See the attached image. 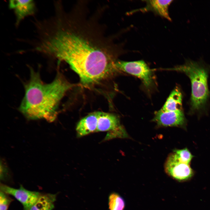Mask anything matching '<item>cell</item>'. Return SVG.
Segmentation results:
<instances>
[{"label": "cell", "instance_id": "6", "mask_svg": "<svg viewBox=\"0 0 210 210\" xmlns=\"http://www.w3.org/2000/svg\"><path fill=\"white\" fill-rule=\"evenodd\" d=\"M0 191L14 197L22 204L24 209L27 208L32 205L41 194L38 192L27 190L21 185L19 188L16 189L1 184Z\"/></svg>", "mask_w": 210, "mask_h": 210}, {"label": "cell", "instance_id": "10", "mask_svg": "<svg viewBox=\"0 0 210 210\" xmlns=\"http://www.w3.org/2000/svg\"><path fill=\"white\" fill-rule=\"evenodd\" d=\"M98 113L99 111L91 113L79 121L76 129L78 136L97 132Z\"/></svg>", "mask_w": 210, "mask_h": 210}, {"label": "cell", "instance_id": "9", "mask_svg": "<svg viewBox=\"0 0 210 210\" xmlns=\"http://www.w3.org/2000/svg\"><path fill=\"white\" fill-rule=\"evenodd\" d=\"M9 7L14 10L16 17V25H18L20 22L27 16L35 13V6L33 0H10Z\"/></svg>", "mask_w": 210, "mask_h": 210}, {"label": "cell", "instance_id": "11", "mask_svg": "<svg viewBox=\"0 0 210 210\" xmlns=\"http://www.w3.org/2000/svg\"><path fill=\"white\" fill-rule=\"evenodd\" d=\"M146 6L140 10L142 11H152L168 20H171L169 15V7L173 0H149L145 1Z\"/></svg>", "mask_w": 210, "mask_h": 210}, {"label": "cell", "instance_id": "3", "mask_svg": "<svg viewBox=\"0 0 210 210\" xmlns=\"http://www.w3.org/2000/svg\"><path fill=\"white\" fill-rule=\"evenodd\" d=\"M170 70L183 72L188 77L192 87L191 110L198 111L202 108L209 94L207 83V67L201 62L188 60L184 64Z\"/></svg>", "mask_w": 210, "mask_h": 210}, {"label": "cell", "instance_id": "13", "mask_svg": "<svg viewBox=\"0 0 210 210\" xmlns=\"http://www.w3.org/2000/svg\"><path fill=\"white\" fill-rule=\"evenodd\" d=\"M182 94L177 88L171 92L161 109L163 110L174 111L182 110Z\"/></svg>", "mask_w": 210, "mask_h": 210}, {"label": "cell", "instance_id": "2", "mask_svg": "<svg viewBox=\"0 0 210 210\" xmlns=\"http://www.w3.org/2000/svg\"><path fill=\"white\" fill-rule=\"evenodd\" d=\"M30 68V79L25 84V94L19 109L28 119L53 121L57 116L60 101L74 85L68 82L59 72L52 82L46 83L39 72Z\"/></svg>", "mask_w": 210, "mask_h": 210}, {"label": "cell", "instance_id": "12", "mask_svg": "<svg viewBox=\"0 0 210 210\" xmlns=\"http://www.w3.org/2000/svg\"><path fill=\"white\" fill-rule=\"evenodd\" d=\"M56 195L41 194L36 202L30 207L24 210H52L54 207Z\"/></svg>", "mask_w": 210, "mask_h": 210}, {"label": "cell", "instance_id": "15", "mask_svg": "<svg viewBox=\"0 0 210 210\" xmlns=\"http://www.w3.org/2000/svg\"><path fill=\"white\" fill-rule=\"evenodd\" d=\"M174 152L180 160L185 163L190 164L193 156L188 149L185 148L176 150Z\"/></svg>", "mask_w": 210, "mask_h": 210}, {"label": "cell", "instance_id": "4", "mask_svg": "<svg viewBox=\"0 0 210 210\" xmlns=\"http://www.w3.org/2000/svg\"><path fill=\"white\" fill-rule=\"evenodd\" d=\"M116 66L118 70L139 78L147 87L152 83V75L151 70L143 60L127 62L118 60L116 62Z\"/></svg>", "mask_w": 210, "mask_h": 210}, {"label": "cell", "instance_id": "5", "mask_svg": "<svg viewBox=\"0 0 210 210\" xmlns=\"http://www.w3.org/2000/svg\"><path fill=\"white\" fill-rule=\"evenodd\" d=\"M165 170L169 176L179 182L190 180L194 175L193 171L190 164L180 160L174 152L168 157Z\"/></svg>", "mask_w": 210, "mask_h": 210}, {"label": "cell", "instance_id": "8", "mask_svg": "<svg viewBox=\"0 0 210 210\" xmlns=\"http://www.w3.org/2000/svg\"><path fill=\"white\" fill-rule=\"evenodd\" d=\"M124 130L116 116L111 113L99 112L97 132L108 131V133L113 134Z\"/></svg>", "mask_w": 210, "mask_h": 210}, {"label": "cell", "instance_id": "1", "mask_svg": "<svg viewBox=\"0 0 210 210\" xmlns=\"http://www.w3.org/2000/svg\"><path fill=\"white\" fill-rule=\"evenodd\" d=\"M87 5L81 1L69 12L63 11L54 35L38 48L68 64L86 87L114 75L120 54L118 46L100 23L98 13L90 15Z\"/></svg>", "mask_w": 210, "mask_h": 210}, {"label": "cell", "instance_id": "17", "mask_svg": "<svg viewBox=\"0 0 210 210\" xmlns=\"http://www.w3.org/2000/svg\"><path fill=\"white\" fill-rule=\"evenodd\" d=\"M8 172L6 167L2 164L1 166L0 179L1 180H5L8 176Z\"/></svg>", "mask_w": 210, "mask_h": 210}, {"label": "cell", "instance_id": "16", "mask_svg": "<svg viewBox=\"0 0 210 210\" xmlns=\"http://www.w3.org/2000/svg\"><path fill=\"white\" fill-rule=\"evenodd\" d=\"M8 195L0 191V210H7L9 206L12 201Z\"/></svg>", "mask_w": 210, "mask_h": 210}, {"label": "cell", "instance_id": "14", "mask_svg": "<svg viewBox=\"0 0 210 210\" xmlns=\"http://www.w3.org/2000/svg\"><path fill=\"white\" fill-rule=\"evenodd\" d=\"M109 210H124L125 203L123 198L116 192L111 193L108 197Z\"/></svg>", "mask_w": 210, "mask_h": 210}, {"label": "cell", "instance_id": "7", "mask_svg": "<svg viewBox=\"0 0 210 210\" xmlns=\"http://www.w3.org/2000/svg\"><path fill=\"white\" fill-rule=\"evenodd\" d=\"M154 119L158 125L165 126H179L185 122L182 110L169 111L161 109L156 112Z\"/></svg>", "mask_w": 210, "mask_h": 210}]
</instances>
